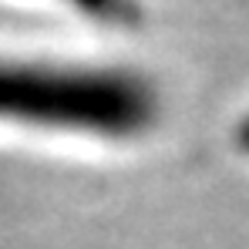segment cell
<instances>
[{"label":"cell","instance_id":"6da1fadb","mask_svg":"<svg viewBox=\"0 0 249 249\" xmlns=\"http://www.w3.org/2000/svg\"><path fill=\"white\" fill-rule=\"evenodd\" d=\"M162 118V91L128 64L0 54V124L131 142Z\"/></svg>","mask_w":249,"mask_h":249},{"label":"cell","instance_id":"7a4b0ae2","mask_svg":"<svg viewBox=\"0 0 249 249\" xmlns=\"http://www.w3.org/2000/svg\"><path fill=\"white\" fill-rule=\"evenodd\" d=\"M57 3L71 7L74 14H81L94 24H105V27H135L142 20L138 0H57Z\"/></svg>","mask_w":249,"mask_h":249}]
</instances>
